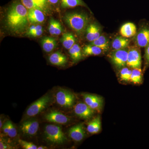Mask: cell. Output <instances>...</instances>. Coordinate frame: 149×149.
Listing matches in <instances>:
<instances>
[{"label": "cell", "instance_id": "ba28073f", "mask_svg": "<svg viewBox=\"0 0 149 149\" xmlns=\"http://www.w3.org/2000/svg\"><path fill=\"white\" fill-rule=\"evenodd\" d=\"M142 58L141 52L137 48H130L128 50L127 65L132 68H141Z\"/></svg>", "mask_w": 149, "mask_h": 149}, {"label": "cell", "instance_id": "4fadbf2b", "mask_svg": "<svg viewBox=\"0 0 149 149\" xmlns=\"http://www.w3.org/2000/svg\"><path fill=\"white\" fill-rule=\"evenodd\" d=\"M137 45L146 47L149 44V26L145 25L140 29L136 37Z\"/></svg>", "mask_w": 149, "mask_h": 149}, {"label": "cell", "instance_id": "e575fe53", "mask_svg": "<svg viewBox=\"0 0 149 149\" xmlns=\"http://www.w3.org/2000/svg\"><path fill=\"white\" fill-rule=\"evenodd\" d=\"M3 133L5 134H8V121L6 122L3 125Z\"/></svg>", "mask_w": 149, "mask_h": 149}, {"label": "cell", "instance_id": "44dd1931", "mask_svg": "<svg viewBox=\"0 0 149 149\" xmlns=\"http://www.w3.org/2000/svg\"><path fill=\"white\" fill-rule=\"evenodd\" d=\"M130 40L126 37H118L113 40L112 47L114 51L125 49L128 47Z\"/></svg>", "mask_w": 149, "mask_h": 149}, {"label": "cell", "instance_id": "d6a6232c", "mask_svg": "<svg viewBox=\"0 0 149 149\" xmlns=\"http://www.w3.org/2000/svg\"><path fill=\"white\" fill-rule=\"evenodd\" d=\"M145 58L146 66L148 67L149 66V44L146 47Z\"/></svg>", "mask_w": 149, "mask_h": 149}, {"label": "cell", "instance_id": "7402d4cb", "mask_svg": "<svg viewBox=\"0 0 149 149\" xmlns=\"http://www.w3.org/2000/svg\"><path fill=\"white\" fill-rule=\"evenodd\" d=\"M63 45L66 49L69 50L75 44L76 40L72 33L66 32L62 35L60 40Z\"/></svg>", "mask_w": 149, "mask_h": 149}, {"label": "cell", "instance_id": "7a4b0ae2", "mask_svg": "<svg viewBox=\"0 0 149 149\" xmlns=\"http://www.w3.org/2000/svg\"><path fill=\"white\" fill-rule=\"evenodd\" d=\"M64 19L68 25L79 35H82L86 31L89 22L88 15L80 13H67Z\"/></svg>", "mask_w": 149, "mask_h": 149}, {"label": "cell", "instance_id": "d590c367", "mask_svg": "<svg viewBox=\"0 0 149 149\" xmlns=\"http://www.w3.org/2000/svg\"><path fill=\"white\" fill-rule=\"evenodd\" d=\"M49 2L51 4L54 5H57L58 3H59L61 1V0H48Z\"/></svg>", "mask_w": 149, "mask_h": 149}, {"label": "cell", "instance_id": "8fae6325", "mask_svg": "<svg viewBox=\"0 0 149 149\" xmlns=\"http://www.w3.org/2000/svg\"><path fill=\"white\" fill-rule=\"evenodd\" d=\"M45 118L48 122L56 124H66L70 120L69 117L63 113L55 110L51 111L46 114Z\"/></svg>", "mask_w": 149, "mask_h": 149}, {"label": "cell", "instance_id": "e0dca14e", "mask_svg": "<svg viewBox=\"0 0 149 149\" xmlns=\"http://www.w3.org/2000/svg\"><path fill=\"white\" fill-rule=\"evenodd\" d=\"M120 32L122 37L126 38L133 37L136 33V25L131 22L125 23L120 27Z\"/></svg>", "mask_w": 149, "mask_h": 149}, {"label": "cell", "instance_id": "52a82bcc", "mask_svg": "<svg viewBox=\"0 0 149 149\" xmlns=\"http://www.w3.org/2000/svg\"><path fill=\"white\" fill-rule=\"evenodd\" d=\"M22 2L28 9H37L44 13H47L50 9L48 0H21Z\"/></svg>", "mask_w": 149, "mask_h": 149}, {"label": "cell", "instance_id": "7c38bea8", "mask_svg": "<svg viewBox=\"0 0 149 149\" xmlns=\"http://www.w3.org/2000/svg\"><path fill=\"white\" fill-rule=\"evenodd\" d=\"M39 123L35 119L25 120L22 123L20 128L22 133L28 136L36 135L39 130Z\"/></svg>", "mask_w": 149, "mask_h": 149}, {"label": "cell", "instance_id": "8d00e7d4", "mask_svg": "<svg viewBox=\"0 0 149 149\" xmlns=\"http://www.w3.org/2000/svg\"><path fill=\"white\" fill-rule=\"evenodd\" d=\"M47 149V147L45 146H42L38 147L37 148V149Z\"/></svg>", "mask_w": 149, "mask_h": 149}, {"label": "cell", "instance_id": "1f68e13d", "mask_svg": "<svg viewBox=\"0 0 149 149\" xmlns=\"http://www.w3.org/2000/svg\"><path fill=\"white\" fill-rule=\"evenodd\" d=\"M8 131L7 135L10 138H14L17 135V131L13 123L10 120H8Z\"/></svg>", "mask_w": 149, "mask_h": 149}, {"label": "cell", "instance_id": "4316f807", "mask_svg": "<svg viewBox=\"0 0 149 149\" xmlns=\"http://www.w3.org/2000/svg\"><path fill=\"white\" fill-rule=\"evenodd\" d=\"M69 52L70 57L73 61H78L82 58V54L81 49L80 46L77 44H74V45L70 49Z\"/></svg>", "mask_w": 149, "mask_h": 149}, {"label": "cell", "instance_id": "2e32d148", "mask_svg": "<svg viewBox=\"0 0 149 149\" xmlns=\"http://www.w3.org/2000/svg\"><path fill=\"white\" fill-rule=\"evenodd\" d=\"M43 12L37 9H29L28 10V19L31 23H42L45 20Z\"/></svg>", "mask_w": 149, "mask_h": 149}, {"label": "cell", "instance_id": "cb8c5ba5", "mask_svg": "<svg viewBox=\"0 0 149 149\" xmlns=\"http://www.w3.org/2000/svg\"><path fill=\"white\" fill-rule=\"evenodd\" d=\"M91 44L99 47L104 52H106L109 48V41L103 35H101L97 39L91 42Z\"/></svg>", "mask_w": 149, "mask_h": 149}, {"label": "cell", "instance_id": "ac0fdd59", "mask_svg": "<svg viewBox=\"0 0 149 149\" xmlns=\"http://www.w3.org/2000/svg\"><path fill=\"white\" fill-rule=\"evenodd\" d=\"M49 61L52 64L58 66H63L67 62L66 56L58 52L52 54L49 57Z\"/></svg>", "mask_w": 149, "mask_h": 149}, {"label": "cell", "instance_id": "5bb4252c", "mask_svg": "<svg viewBox=\"0 0 149 149\" xmlns=\"http://www.w3.org/2000/svg\"><path fill=\"white\" fill-rule=\"evenodd\" d=\"M70 138L73 141L80 142L85 136V131L83 123H80L72 126L68 131Z\"/></svg>", "mask_w": 149, "mask_h": 149}, {"label": "cell", "instance_id": "836d02e7", "mask_svg": "<svg viewBox=\"0 0 149 149\" xmlns=\"http://www.w3.org/2000/svg\"><path fill=\"white\" fill-rule=\"evenodd\" d=\"M11 148V147L9 145H8L7 143L4 142L2 138H1L0 140V149H6Z\"/></svg>", "mask_w": 149, "mask_h": 149}, {"label": "cell", "instance_id": "9c48e42d", "mask_svg": "<svg viewBox=\"0 0 149 149\" xmlns=\"http://www.w3.org/2000/svg\"><path fill=\"white\" fill-rule=\"evenodd\" d=\"M82 96L85 103L94 110L100 111L102 107V98L97 95L90 94H83Z\"/></svg>", "mask_w": 149, "mask_h": 149}, {"label": "cell", "instance_id": "6da1fadb", "mask_svg": "<svg viewBox=\"0 0 149 149\" xmlns=\"http://www.w3.org/2000/svg\"><path fill=\"white\" fill-rule=\"evenodd\" d=\"M22 2L15 1L8 8L7 23L13 31L20 32L25 29L28 22V10Z\"/></svg>", "mask_w": 149, "mask_h": 149}, {"label": "cell", "instance_id": "484cf974", "mask_svg": "<svg viewBox=\"0 0 149 149\" xmlns=\"http://www.w3.org/2000/svg\"><path fill=\"white\" fill-rule=\"evenodd\" d=\"M61 6L62 8H68L78 6H85L86 4L82 0H61Z\"/></svg>", "mask_w": 149, "mask_h": 149}, {"label": "cell", "instance_id": "74e56055", "mask_svg": "<svg viewBox=\"0 0 149 149\" xmlns=\"http://www.w3.org/2000/svg\"><path fill=\"white\" fill-rule=\"evenodd\" d=\"M3 127V123L2 122L1 118L0 119V128H1Z\"/></svg>", "mask_w": 149, "mask_h": 149}, {"label": "cell", "instance_id": "5b68a950", "mask_svg": "<svg viewBox=\"0 0 149 149\" xmlns=\"http://www.w3.org/2000/svg\"><path fill=\"white\" fill-rule=\"evenodd\" d=\"M56 100L59 105L68 108L73 106L75 97L72 92L66 89L61 88L56 93Z\"/></svg>", "mask_w": 149, "mask_h": 149}, {"label": "cell", "instance_id": "9a60e30c", "mask_svg": "<svg viewBox=\"0 0 149 149\" xmlns=\"http://www.w3.org/2000/svg\"><path fill=\"white\" fill-rule=\"evenodd\" d=\"M86 38L92 42L101 36V29L97 24L92 23L89 24L86 29Z\"/></svg>", "mask_w": 149, "mask_h": 149}, {"label": "cell", "instance_id": "8992f818", "mask_svg": "<svg viewBox=\"0 0 149 149\" xmlns=\"http://www.w3.org/2000/svg\"><path fill=\"white\" fill-rule=\"evenodd\" d=\"M128 50L124 49L113 51L110 58L112 62L118 68H123L127 65Z\"/></svg>", "mask_w": 149, "mask_h": 149}, {"label": "cell", "instance_id": "d6986e66", "mask_svg": "<svg viewBox=\"0 0 149 149\" xmlns=\"http://www.w3.org/2000/svg\"><path fill=\"white\" fill-rule=\"evenodd\" d=\"M101 129V121L100 118L97 116L88 123L87 125V131L91 134L98 133Z\"/></svg>", "mask_w": 149, "mask_h": 149}, {"label": "cell", "instance_id": "f1b7e54d", "mask_svg": "<svg viewBox=\"0 0 149 149\" xmlns=\"http://www.w3.org/2000/svg\"><path fill=\"white\" fill-rule=\"evenodd\" d=\"M43 29L41 25L32 26L30 27L26 35L29 37H36L42 35Z\"/></svg>", "mask_w": 149, "mask_h": 149}, {"label": "cell", "instance_id": "603a6c76", "mask_svg": "<svg viewBox=\"0 0 149 149\" xmlns=\"http://www.w3.org/2000/svg\"><path fill=\"white\" fill-rule=\"evenodd\" d=\"M102 52H103L102 50L99 47L91 44L85 46L83 50V55L85 56L99 55L102 53Z\"/></svg>", "mask_w": 149, "mask_h": 149}, {"label": "cell", "instance_id": "d4e9b609", "mask_svg": "<svg viewBox=\"0 0 149 149\" xmlns=\"http://www.w3.org/2000/svg\"><path fill=\"white\" fill-rule=\"evenodd\" d=\"M49 30L52 35H59L62 32L63 28L61 24L58 21L51 18L49 22Z\"/></svg>", "mask_w": 149, "mask_h": 149}, {"label": "cell", "instance_id": "ffe728a7", "mask_svg": "<svg viewBox=\"0 0 149 149\" xmlns=\"http://www.w3.org/2000/svg\"><path fill=\"white\" fill-rule=\"evenodd\" d=\"M42 47L45 52H50L56 46V42L54 38L50 37H44L41 40Z\"/></svg>", "mask_w": 149, "mask_h": 149}, {"label": "cell", "instance_id": "f546056e", "mask_svg": "<svg viewBox=\"0 0 149 149\" xmlns=\"http://www.w3.org/2000/svg\"><path fill=\"white\" fill-rule=\"evenodd\" d=\"M132 70L127 67L123 68L120 71V76L121 80L125 81H129L130 80Z\"/></svg>", "mask_w": 149, "mask_h": 149}, {"label": "cell", "instance_id": "4dcf8cb0", "mask_svg": "<svg viewBox=\"0 0 149 149\" xmlns=\"http://www.w3.org/2000/svg\"><path fill=\"white\" fill-rule=\"evenodd\" d=\"M19 143L22 148L25 149H37V147L36 145L30 142L23 141L22 140H18Z\"/></svg>", "mask_w": 149, "mask_h": 149}, {"label": "cell", "instance_id": "30bf717a", "mask_svg": "<svg viewBox=\"0 0 149 149\" xmlns=\"http://www.w3.org/2000/svg\"><path fill=\"white\" fill-rule=\"evenodd\" d=\"M95 111L85 102L78 103L74 107L75 114L80 118L84 119H90L94 115Z\"/></svg>", "mask_w": 149, "mask_h": 149}, {"label": "cell", "instance_id": "277c9868", "mask_svg": "<svg viewBox=\"0 0 149 149\" xmlns=\"http://www.w3.org/2000/svg\"><path fill=\"white\" fill-rule=\"evenodd\" d=\"M51 101L49 94H46L33 103L26 111L27 117H33L39 114L47 107Z\"/></svg>", "mask_w": 149, "mask_h": 149}, {"label": "cell", "instance_id": "83f0119b", "mask_svg": "<svg viewBox=\"0 0 149 149\" xmlns=\"http://www.w3.org/2000/svg\"><path fill=\"white\" fill-rule=\"evenodd\" d=\"M130 81L135 84H140L143 81V73L141 68H133Z\"/></svg>", "mask_w": 149, "mask_h": 149}, {"label": "cell", "instance_id": "3957f363", "mask_svg": "<svg viewBox=\"0 0 149 149\" xmlns=\"http://www.w3.org/2000/svg\"><path fill=\"white\" fill-rule=\"evenodd\" d=\"M45 138L46 141L55 145H61L68 140L61 127L54 124H49L45 127Z\"/></svg>", "mask_w": 149, "mask_h": 149}]
</instances>
